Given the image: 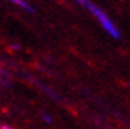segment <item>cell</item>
I'll return each mask as SVG.
<instances>
[{
    "mask_svg": "<svg viewBox=\"0 0 130 129\" xmlns=\"http://www.w3.org/2000/svg\"><path fill=\"white\" fill-rule=\"evenodd\" d=\"M9 5L18 7V9L23 10V12H28V13H35V7L32 6V3L29 0H5Z\"/></svg>",
    "mask_w": 130,
    "mask_h": 129,
    "instance_id": "7a4b0ae2",
    "label": "cell"
},
{
    "mask_svg": "<svg viewBox=\"0 0 130 129\" xmlns=\"http://www.w3.org/2000/svg\"><path fill=\"white\" fill-rule=\"evenodd\" d=\"M12 48L16 51V49H19V45H18V44H13V45H12Z\"/></svg>",
    "mask_w": 130,
    "mask_h": 129,
    "instance_id": "8992f818",
    "label": "cell"
},
{
    "mask_svg": "<svg viewBox=\"0 0 130 129\" xmlns=\"http://www.w3.org/2000/svg\"><path fill=\"white\" fill-rule=\"evenodd\" d=\"M72 2H75L77 5H81V6H85L88 3V0H72Z\"/></svg>",
    "mask_w": 130,
    "mask_h": 129,
    "instance_id": "3957f363",
    "label": "cell"
},
{
    "mask_svg": "<svg viewBox=\"0 0 130 129\" xmlns=\"http://www.w3.org/2000/svg\"><path fill=\"white\" fill-rule=\"evenodd\" d=\"M85 7H87V9H88V12L94 16V19L98 22V25L104 29V32L108 33V35H110L111 38H114V39H119V38H120L121 33H120L119 26L113 22L111 18H110V16H108V15H107L106 12L100 7V6H97L95 3L88 2V3L85 5Z\"/></svg>",
    "mask_w": 130,
    "mask_h": 129,
    "instance_id": "6da1fadb",
    "label": "cell"
},
{
    "mask_svg": "<svg viewBox=\"0 0 130 129\" xmlns=\"http://www.w3.org/2000/svg\"><path fill=\"white\" fill-rule=\"evenodd\" d=\"M2 129H12L10 126H7V125H2Z\"/></svg>",
    "mask_w": 130,
    "mask_h": 129,
    "instance_id": "52a82bcc",
    "label": "cell"
},
{
    "mask_svg": "<svg viewBox=\"0 0 130 129\" xmlns=\"http://www.w3.org/2000/svg\"><path fill=\"white\" fill-rule=\"evenodd\" d=\"M43 120H46V122H52V118L49 115H43Z\"/></svg>",
    "mask_w": 130,
    "mask_h": 129,
    "instance_id": "277c9868",
    "label": "cell"
},
{
    "mask_svg": "<svg viewBox=\"0 0 130 129\" xmlns=\"http://www.w3.org/2000/svg\"><path fill=\"white\" fill-rule=\"evenodd\" d=\"M5 75H6V73H5V71H3V70H2V68H0V79H3Z\"/></svg>",
    "mask_w": 130,
    "mask_h": 129,
    "instance_id": "5b68a950",
    "label": "cell"
}]
</instances>
